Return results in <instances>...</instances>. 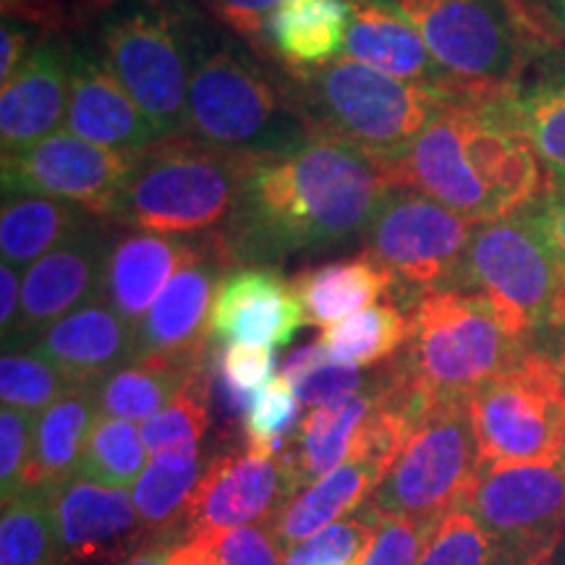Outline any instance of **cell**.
<instances>
[{"label":"cell","mask_w":565,"mask_h":565,"mask_svg":"<svg viewBox=\"0 0 565 565\" xmlns=\"http://www.w3.org/2000/svg\"><path fill=\"white\" fill-rule=\"evenodd\" d=\"M42 38H45V32H40L38 26L3 19V24H0V84L9 82L17 74V68L30 58L34 45Z\"/></svg>","instance_id":"681fc988"},{"label":"cell","mask_w":565,"mask_h":565,"mask_svg":"<svg viewBox=\"0 0 565 565\" xmlns=\"http://www.w3.org/2000/svg\"><path fill=\"white\" fill-rule=\"evenodd\" d=\"M494 103L448 105L404 154L380 166L387 183L475 223L540 202L547 194L545 168Z\"/></svg>","instance_id":"7a4b0ae2"},{"label":"cell","mask_w":565,"mask_h":565,"mask_svg":"<svg viewBox=\"0 0 565 565\" xmlns=\"http://www.w3.org/2000/svg\"><path fill=\"white\" fill-rule=\"evenodd\" d=\"M131 158L61 129L38 145L3 154V196H47L110 221Z\"/></svg>","instance_id":"5bb4252c"},{"label":"cell","mask_w":565,"mask_h":565,"mask_svg":"<svg viewBox=\"0 0 565 565\" xmlns=\"http://www.w3.org/2000/svg\"><path fill=\"white\" fill-rule=\"evenodd\" d=\"M416 565H515L463 508L445 513Z\"/></svg>","instance_id":"ab89813d"},{"label":"cell","mask_w":565,"mask_h":565,"mask_svg":"<svg viewBox=\"0 0 565 565\" xmlns=\"http://www.w3.org/2000/svg\"><path fill=\"white\" fill-rule=\"evenodd\" d=\"M21 286L24 275L19 267L0 265V328H3V343L13 335L21 312Z\"/></svg>","instance_id":"f5cc1de1"},{"label":"cell","mask_w":565,"mask_h":565,"mask_svg":"<svg viewBox=\"0 0 565 565\" xmlns=\"http://www.w3.org/2000/svg\"><path fill=\"white\" fill-rule=\"evenodd\" d=\"M71 38L45 34L17 74L0 84V147L3 154L38 145L66 124Z\"/></svg>","instance_id":"44dd1931"},{"label":"cell","mask_w":565,"mask_h":565,"mask_svg":"<svg viewBox=\"0 0 565 565\" xmlns=\"http://www.w3.org/2000/svg\"><path fill=\"white\" fill-rule=\"evenodd\" d=\"M51 494L63 565L126 561L147 542L129 490L71 477Z\"/></svg>","instance_id":"d6986e66"},{"label":"cell","mask_w":565,"mask_h":565,"mask_svg":"<svg viewBox=\"0 0 565 565\" xmlns=\"http://www.w3.org/2000/svg\"><path fill=\"white\" fill-rule=\"evenodd\" d=\"M393 461V450L374 443L362 427L351 456L338 469L320 477L312 484L301 487L275 513L270 529L282 553L301 545L303 540H309V536L322 532V529L335 524V521L345 519V515L356 513L372 498L377 484L383 482V477L387 475Z\"/></svg>","instance_id":"7402d4cb"},{"label":"cell","mask_w":565,"mask_h":565,"mask_svg":"<svg viewBox=\"0 0 565 565\" xmlns=\"http://www.w3.org/2000/svg\"><path fill=\"white\" fill-rule=\"evenodd\" d=\"M401 374L429 404L471 398L532 351L482 294L429 291L408 307Z\"/></svg>","instance_id":"8992f818"},{"label":"cell","mask_w":565,"mask_h":565,"mask_svg":"<svg viewBox=\"0 0 565 565\" xmlns=\"http://www.w3.org/2000/svg\"><path fill=\"white\" fill-rule=\"evenodd\" d=\"M147 448L139 427L134 422L116 419V416H97L95 427L84 445V454L76 466V477L89 482L129 490L145 471Z\"/></svg>","instance_id":"d590c367"},{"label":"cell","mask_w":565,"mask_h":565,"mask_svg":"<svg viewBox=\"0 0 565 565\" xmlns=\"http://www.w3.org/2000/svg\"><path fill=\"white\" fill-rule=\"evenodd\" d=\"M513 3H515V0H513Z\"/></svg>","instance_id":"6125c7cd"},{"label":"cell","mask_w":565,"mask_h":565,"mask_svg":"<svg viewBox=\"0 0 565 565\" xmlns=\"http://www.w3.org/2000/svg\"><path fill=\"white\" fill-rule=\"evenodd\" d=\"M196 3L259 58L275 63L270 53V19L282 0H196Z\"/></svg>","instance_id":"f6af8a7d"},{"label":"cell","mask_w":565,"mask_h":565,"mask_svg":"<svg viewBox=\"0 0 565 565\" xmlns=\"http://www.w3.org/2000/svg\"><path fill=\"white\" fill-rule=\"evenodd\" d=\"M349 6L351 26L343 58L359 61L395 79L435 92L450 105H475L466 103L458 84L433 58L427 42L414 30L412 21H406L383 0H349Z\"/></svg>","instance_id":"603a6c76"},{"label":"cell","mask_w":565,"mask_h":565,"mask_svg":"<svg viewBox=\"0 0 565 565\" xmlns=\"http://www.w3.org/2000/svg\"><path fill=\"white\" fill-rule=\"evenodd\" d=\"M212 364H215V370L221 372L231 385H236L238 391L257 395L273 380L275 349L223 343L215 345V351H212Z\"/></svg>","instance_id":"c3c4849f"},{"label":"cell","mask_w":565,"mask_h":565,"mask_svg":"<svg viewBox=\"0 0 565 565\" xmlns=\"http://www.w3.org/2000/svg\"><path fill=\"white\" fill-rule=\"evenodd\" d=\"M207 461L210 458H204L202 445L168 450L150 458L137 484L131 487V500L137 505L147 540H154V536L181 540L183 521H186L189 505H192Z\"/></svg>","instance_id":"4dcf8cb0"},{"label":"cell","mask_w":565,"mask_h":565,"mask_svg":"<svg viewBox=\"0 0 565 565\" xmlns=\"http://www.w3.org/2000/svg\"><path fill=\"white\" fill-rule=\"evenodd\" d=\"M561 545H563V557H561V561H557V555H555V565H565V536H563Z\"/></svg>","instance_id":"94428289"},{"label":"cell","mask_w":565,"mask_h":565,"mask_svg":"<svg viewBox=\"0 0 565 565\" xmlns=\"http://www.w3.org/2000/svg\"><path fill=\"white\" fill-rule=\"evenodd\" d=\"M257 162L186 134L160 137L131 158L110 223L166 236L221 231Z\"/></svg>","instance_id":"5b68a950"},{"label":"cell","mask_w":565,"mask_h":565,"mask_svg":"<svg viewBox=\"0 0 565 565\" xmlns=\"http://www.w3.org/2000/svg\"><path fill=\"white\" fill-rule=\"evenodd\" d=\"M391 183L374 160L315 134L299 150L259 160L217 231L233 267H270L333 252L370 228Z\"/></svg>","instance_id":"6da1fadb"},{"label":"cell","mask_w":565,"mask_h":565,"mask_svg":"<svg viewBox=\"0 0 565 565\" xmlns=\"http://www.w3.org/2000/svg\"><path fill=\"white\" fill-rule=\"evenodd\" d=\"M212 359L202 372H196L186 385L175 393V398L162 412L139 424L141 440L150 456L168 450L200 448L212 424Z\"/></svg>","instance_id":"8d00e7d4"},{"label":"cell","mask_w":565,"mask_h":565,"mask_svg":"<svg viewBox=\"0 0 565 565\" xmlns=\"http://www.w3.org/2000/svg\"><path fill=\"white\" fill-rule=\"evenodd\" d=\"M385 364L374 366L372 372H364L362 366L341 364L333 359H324L322 364H317L315 370L301 374L299 380H294L296 398L301 406L307 408H320L335 401L349 398V395L370 391L383 380Z\"/></svg>","instance_id":"b9f144b4"},{"label":"cell","mask_w":565,"mask_h":565,"mask_svg":"<svg viewBox=\"0 0 565 565\" xmlns=\"http://www.w3.org/2000/svg\"><path fill=\"white\" fill-rule=\"evenodd\" d=\"M3 19L24 21L45 34H71L89 24V0H0Z\"/></svg>","instance_id":"7dc6e473"},{"label":"cell","mask_w":565,"mask_h":565,"mask_svg":"<svg viewBox=\"0 0 565 565\" xmlns=\"http://www.w3.org/2000/svg\"><path fill=\"white\" fill-rule=\"evenodd\" d=\"M175 542H181V540H166V536H154V540H147L145 545H141L139 550H134V553L118 565H166L168 555H171Z\"/></svg>","instance_id":"6f0895ef"},{"label":"cell","mask_w":565,"mask_h":565,"mask_svg":"<svg viewBox=\"0 0 565 565\" xmlns=\"http://www.w3.org/2000/svg\"><path fill=\"white\" fill-rule=\"evenodd\" d=\"M380 524H383V515L364 503L356 513L335 521L303 540L301 545L286 550L282 565H359Z\"/></svg>","instance_id":"f35d334b"},{"label":"cell","mask_w":565,"mask_h":565,"mask_svg":"<svg viewBox=\"0 0 565 565\" xmlns=\"http://www.w3.org/2000/svg\"><path fill=\"white\" fill-rule=\"evenodd\" d=\"M443 519H383L359 565H416Z\"/></svg>","instance_id":"ee69618b"},{"label":"cell","mask_w":565,"mask_h":565,"mask_svg":"<svg viewBox=\"0 0 565 565\" xmlns=\"http://www.w3.org/2000/svg\"><path fill=\"white\" fill-rule=\"evenodd\" d=\"M92 212L76 204L47 200V196H3L0 212V254L3 263L30 267L82 231Z\"/></svg>","instance_id":"d6a6232c"},{"label":"cell","mask_w":565,"mask_h":565,"mask_svg":"<svg viewBox=\"0 0 565 565\" xmlns=\"http://www.w3.org/2000/svg\"><path fill=\"white\" fill-rule=\"evenodd\" d=\"M393 380V359L385 364L383 380L370 391L349 395V398L335 401V404L312 408L303 419L296 424L294 435L288 437L286 456L294 466V475L299 487H307L317 479L338 469L345 458L351 456L356 437L362 433L366 419L383 401Z\"/></svg>","instance_id":"4316f807"},{"label":"cell","mask_w":565,"mask_h":565,"mask_svg":"<svg viewBox=\"0 0 565 565\" xmlns=\"http://www.w3.org/2000/svg\"><path fill=\"white\" fill-rule=\"evenodd\" d=\"M76 387L58 366L32 345H9L0 359V398L3 406L40 416Z\"/></svg>","instance_id":"74e56055"},{"label":"cell","mask_w":565,"mask_h":565,"mask_svg":"<svg viewBox=\"0 0 565 565\" xmlns=\"http://www.w3.org/2000/svg\"><path fill=\"white\" fill-rule=\"evenodd\" d=\"M202 17L196 0H105L84 26L160 137L186 129Z\"/></svg>","instance_id":"277c9868"},{"label":"cell","mask_w":565,"mask_h":565,"mask_svg":"<svg viewBox=\"0 0 565 565\" xmlns=\"http://www.w3.org/2000/svg\"><path fill=\"white\" fill-rule=\"evenodd\" d=\"M100 416L95 385H76L45 408L34 424L30 492H51L76 477L84 445Z\"/></svg>","instance_id":"f546056e"},{"label":"cell","mask_w":565,"mask_h":565,"mask_svg":"<svg viewBox=\"0 0 565 565\" xmlns=\"http://www.w3.org/2000/svg\"><path fill=\"white\" fill-rule=\"evenodd\" d=\"M0 565H63L51 494L32 490L3 500Z\"/></svg>","instance_id":"e575fe53"},{"label":"cell","mask_w":565,"mask_h":565,"mask_svg":"<svg viewBox=\"0 0 565 565\" xmlns=\"http://www.w3.org/2000/svg\"><path fill=\"white\" fill-rule=\"evenodd\" d=\"M555 555L557 553H547V555H542L540 561H534V563H529V565H555Z\"/></svg>","instance_id":"680465c9"},{"label":"cell","mask_w":565,"mask_h":565,"mask_svg":"<svg viewBox=\"0 0 565 565\" xmlns=\"http://www.w3.org/2000/svg\"><path fill=\"white\" fill-rule=\"evenodd\" d=\"M519 87L500 97L505 121L524 137L547 175V192L565 186V53L550 51Z\"/></svg>","instance_id":"484cf974"},{"label":"cell","mask_w":565,"mask_h":565,"mask_svg":"<svg viewBox=\"0 0 565 565\" xmlns=\"http://www.w3.org/2000/svg\"><path fill=\"white\" fill-rule=\"evenodd\" d=\"M166 565H217V561L204 536H183L173 545Z\"/></svg>","instance_id":"9f6ffc18"},{"label":"cell","mask_w":565,"mask_h":565,"mask_svg":"<svg viewBox=\"0 0 565 565\" xmlns=\"http://www.w3.org/2000/svg\"><path fill=\"white\" fill-rule=\"evenodd\" d=\"M532 349L540 353V356H545V362L553 366L557 383H561L565 393V322L557 324L553 330H545L542 335H536Z\"/></svg>","instance_id":"db71d44e"},{"label":"cell","mask_w":565,"mask_h":565,"mask_svg":"<svg viewBox=\"0 0 565 565\" xmlns=\"http://www.w3.org/2000/svg\"><path fill=\"white\" fill-rule=\"evenodd\" d=\"M288 282L301 303L303 320L312 328H330L372 307L380 296L393 294L395 288L393 275L385 273L366 252L335 263L303 267Z\"/></svg>","instance_id":"83f0119b"},{"label":"cell","mask_w":565,"mask_h":565,"mask_svg":"<svg viewBox=\"0 0 565 565\" xmlns=\"http://www.w3.org/2000/svg\"><path fill=\"white\" fill-rule=\"evenodd\" d=\"M469 406L482 469L565 458V393L553 366L534 349L479 387Z\"/></svg>","instance_id":"8fae6325"},{"label":"cell","mask_w":565,"mask_h":565,"mask_svg":"<svg viewBox=\"0 0 565 565\" xmlns=\"http://www.w3.org/2000/svg\"><path fill=\"white\" fill-rule=\"evenodd\" d=\"M475 228L429 196L391 189L364 233V252L393 275V296L408 312L424 294L448 291Z\"/></svg>","instance_id":"7c38bea8"},{"label":"cell","mask_w":565,"mask_h":565,"mask_svg":"<svg viewBox=\"0 0 565 565\" xmlns=\"http://www.w3.org/2000/svg\"><path fill=\"white\" fill-rule=\"evenodd\" d=\"M532 215L536 225H540L545 238L553 246V252L561 259L563 270H565V186H555L542 196L540 202H534Z\"/></svg>","instance_id":"816d5d0a"},{"label":"cell","mask_w":565,"mask_h":565,"mask_svg":"<svg viewBox=\"0 0 565 565\" xmlns=\"http://www.w3.org/2000/svg\"><path fill=\"white\" fill-rule=\"evenodd\" d=\"M482 469L469 398L440 401L424 414L366 505L383 519H443Z\"/></svg>","instance_id":"30bf717a"},{"label":"cell","mask_w":565,"mask_h":565,"mask_svg":"<svg viewBox=\"0 0 565 565\" xmlns=\"http://www.w3.org/2000/svg\"><path fill=\"white\" fill-rule=\"evenodd\" d=\"M103 3H105V0H89V6H92V17H95L97 9H100Z\"/></svg>","instance_id":"91938a15"},{"label":"cell","mask_w":565,"mask_h":565,"mask_svg":"<svg viewBox=\"0 0 565 565\" xmlns=\"http://www.w3.org/2000/svg\"><path fill=\"white\" fill-rule=\"evenodd\" d=\"M458 508L475 515L515 565L557 553L565 536V458L479 469Z\"/></svg>","instance_id":"4fadbf2b"},{"label":"cell","mask_w":565,"mask_h":565,"mask_svg":"<svg viewBox=\"0 0 565 565\" xmlns=\"http://www.w3.org/2000/svg\"><path fill=\"white\" fill-rule=\"evenodd\" d=\"M110 225L103 217H92L82 231L26 267L19 322L3 343L6 349L34 343L61 317L100 299L105 259L113 244Z\"/></svg>","instance_id":"2e32d148"},{"label":"cell","mask_w":565,"mask_h":565,"mask_svg":"<svg viewBox=\"0 0 565 565\" xmlns=\"http://www.w3.org/2000/svg\"><path fill=\"white\" fill-rule=\"evenodd\" d=\"M74 385H97L139 356L137 328L108 301L92 299L30 343Z\"/></svg>","instance_id":"cb8c5ba5"},{"label":"cell","mask_w":565,"mask_h":565,"mask_svg":"<svg viewBox=\"0 0 565 565\" xmlns=\"http://www.w3.org/2000/svg\"><path fill=\"white\" fill-rule=\"evenodd\" d=\"M202 236H166V233L131 231L113 238L103 275V299L139 328L162 288L202 249Z\"/></svg>","instance_id":"d4e9b609"},{"label":"cell","mask_w":565,"mask_h":565,"mask_svg":"<svg viewBox=\"0 0 565 565\" xmlns=\"http://www.w3.org/2000/svg\"><path fill=\"white\" fill-rule=\"evenodd\" d=\"M210 542L217 565H282V550L275 542L270 524L225 529L196 534Z\"/></svg>","instance_id":"bcb514c9"},{"label":"cell","mask_w":565,"mask_h":565,"mask_svg":"<svg viewBox=\"0 0 565 565\" xmlns=\"http://www.w3.org/2000/svg\"><path fill=\"white\" fill-rule=\"evenodd\" d=\"M307 324L291 282L270 267H236L217 286L210 341L280 349Z\"/></svg>","instance_id":"ffe728a7"},{"label":"cell","mask_w":565,"mask_h":565,"mask_svg":"<svg viewBox=\"0 0 565 565\" xmlns=\"http://www.w3.org/2000/svg\"><path fill=\"white\" fill-rule=\"evenodd\" d=\"M231 270L228 252L217 231L204 233L202 249L189 259L137 328L139 356H166L179 362H202L212 353L210 312L217 286Z\"/></svg>","instance_id":"e0dca14e"},{"label":"cell","mask_w":565,"mask_h":565,"mask_svg":"<svg viewBox=\"0 0 565 565\" xmlns=\"http://www.w3.org/2000/svg\"><path fill=\"white\" fill-rule=\"evenodd\" d=\"M349 0H282L270 19V53L282 71L328 66L345 55Z\"/></svg>","instance_id":"f1b7e54d"},{"label":"cell","mask_w":565,"mask_h":565,"mask_svg":"<svg viewBox=\"0 0 565 565\" xmlns=\"http://www.w3.org/2000/svg\"><path fill=\"white\" fill-rule=\"evenodd\" d=\"M299 479L286 448L257 454L246 445L215 454L196 484L183 536L225 532V529L270 524L275 513L299 492Z\"/></svg>","instance_id":"9a60e30c"},{"label":"cell","mask_w":565,"mask_h":565,"mask_svg":"<svg viewBox=\"0 0 565 565\" xmlns=\"http://www.w3.org/2000/svg\"><path fill=\"white\" fill-rule=\"evenodd\" d=\"M286 74L312 134L343 141L377 166L404 154L450 105L435 92L351 58Z\"/></svg>","instance_id":"52a82bcc"},{"label":"cell","mask_w":565,"mask_h":565,"mask_svg":"<svg viewBox=\"0 0 565 565\" xmlns=\"http://www.w3.org/2000/svg\"><path fill=\"white\" fill-rule=\"evenodd\" d=\"M68 108L63 129L113 152L137 154L160 139L150 118L118 82L89 34L71 32Z\"/></svg>","instance_id":"ac0fdd59"},{"label":"cell","mask_w":565,"mask_h":565,"mask_svg":"<svg viewBox=\"0 0 565 565\" xmlns=\"http://www.w3.org/2000/svg\"><path fill=\"white\" fill-rule=\"evenodd\" d=\"M299 398H296L294 383L288 377H273L263 391L257 393L254 404L246 414L242 435L244 445L257 454H278L288 440V429L294 427L299 414Z\"/></svg>","instance_id":"60d3db41"},{"label":"cell","mask_w":565,"mask_h":565,"mask_svg":"<svg viewBox=\"0 0 565 565\" xmlns=\"http://www.w3.org/2000/svg\"><path fill=\"white\" fill-rule=\"evenodd\" d=\"M324 359H328V351L322 349L320 341L299 345V349H294L286 359H282L280 374L294 383V380H299L301 374H307L309 370H315L317 364H322Z\"/></svg>","instance_id":"11a10c76"},{"label":"cell","mask_w":565,"mask_h":565,"mask_svg":"<svg viewBox=\"0 0 565 565\" xmlns=\"http://www.w3.org/2000/svg\"><path fill=\"white\" fill-rule=\"evenodd\" d=\"M317 341L333 362L353 366L385 364L404 351L408 315L398 303H372L362 312L324 328Z\"/></svg>","instance_id":"836d02e7"},{"label":"cell","mask_w":565,"mask_h":565,"mask_svg":"<svg viewBox=\"0 0 565 565\" xmlns=\"http://www.w3.org/2000/svg\"><path fill=\"white\" fill-rule=\"evenodd\" d=\"M526 24L553 45H565V0H515Z\"/></svg>","instance_id":"f907efd6"},{"label":"cell","mask_w":565,"mask_h":565,"mask_svg":"<svg viewBox=\"0 0 565 565\" xmlns=\"http://www.w3.org/2000/svg\"><path fill=\"white\" fill-rule=\"evenodd\" d=\"M448 291L487 296L532 343L565 322V270L529 207L477 223Z\"/></svg>","instance_id":"9c48e42d"},{"label":"cell","mask_w":565,"mask_h":565,"mask_svg":"<svg viewBox=\"0 0 565 565\" xmlns=\"http://www.w3.org/2000/svg\"><path fill=\"white\" fill-rule=\"evenodd\" d=\"M427 42L466 103H494L526 79L550 51L513 0H383Z\"/></svg>","instance_id":"ba28073f"},{"label":"cell","mask_w":565,"mask_h":565,"mask_svg":"<svg viewBox=\"0 0 565 565\" xmlns=\"http://www.w3.org/2000/svg\"><path fill=\"white\" fill-rule=\"evenodd\" d=\"M212 353L202 362H179L166 356H137L121 366L103 383L95 385L100 414L126 422H147L162 412L175 393L181 391L196 372L210 364Z\"/></svg>","instance_id":"1f68e13d"},{"label":"cell","mask_w":565,"mask_h":565,"mask_svg":"<svg viewBox=\"0 0 565 565\" xmlns=\"http://www.w3.org/2000/svg\"><path fill=\"white\" fill-rule=\"evenodd\" d=\"M186 137L254 160L278 158L315 137L291 79L204 11L189 84Z\"/></svg>","instance_id":"3957f363"},{"label":"cell","mask_w":565,"mask_h":565,"mask_svg":"<svg viewBox=\"0 0 565 565\" xmlns=\"http://www.w3.org/2000/svg\"><path fill=\"white\" fill-rule=\"evenodd\" d=\"M38 416L3 406L0 412V494L3 500L30 492Z\"/></svg>","instance_id":"7bdbcfd3"}]
</instances>
